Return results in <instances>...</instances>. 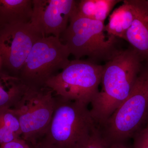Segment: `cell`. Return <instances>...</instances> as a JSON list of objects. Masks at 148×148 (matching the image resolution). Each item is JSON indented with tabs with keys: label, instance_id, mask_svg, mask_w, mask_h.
Instances as JSON below:
<instances>
[{
	"label": "cell",
	"instance_id": "cell-14",
	"mask_svg": "<svg viewBox=\"0 0 148 148\" xmlns=\"http://www.w3.org/2000/svg\"><path fill=\"white\" fill-rule=\"evenodd\" d=\"M120 0H81L78 1L77 13L80 16L95 21L105 20Z\"/></svg>",
	"mask_w": 148,
	"mask_h": 148
},
{
	"label": "cell",
	"instance_id": "cell-19",
	"mask_svg": "<svg viewBox=\"0 0 148 148\" xmlns=\"http://www.w3.org/2000/svg\"><path fill=\"white\" fill-rule=\"evenodd\" d=\"M134 135L140 138L148 146V122Z\"/></svg>",
	"mask_w": 148,
	"mask_h": 148
},
{
	"label": "cell",
	"instance_id": "cell-4",
	"mask_svg": "<svg viewBox=\"0 0 148 148\" xmlns=\"http://www.w3.org/2000/svg\"><path fill=\"white\" fill-rule=\"evenodd\" d=\"M69 23L60 39L75 59L86 56L93 63L107 62L121 50L117 47V38L107 33L104 22L85 18L77 12Z\"/></svg>",
	"mask_w": 148,
	"mask_h": 148
},
{
	"label": "cell",
	"instance_id": "cell-18",
	"mask_svg": "<svg viewBox=\"0 0 148 148\" xmlns=\"http://www.w3.org/2000/svg\"><path fill=\"white\" fill-rule=\"evenodd\" d=\"M84 148H108L101 140L98 133L96 134Z\"/></svg>",
	"mask_w": 148,
	"mask_h": 148
},
{
	"label": "cell",
	"instance_id": "cell-20",
	"mask_svg": "<svg viewBox=\"0 0 148 148\" xmlns=\"http://www.w3.org/2000/svg\"><path fill=\"white\" fill-rule=\"evenodd\" d=\"M133 148H148V146L136 135L133 136Z\"/></svg>",
	"mask_w": 148,
	"mask_h": 148
},
{
	"label": "cell",
	"instance_id": "cell-1",
	"mask_svg": "<svg viewBox=\"0 0 148 148\" xmlns=\"http://www.w3.org/2000/svg\"><path fill=\"white\" fill-rule=\"evenodd\" d=\"M142 61L131 48L119 51L103 65L102 89L90 103L98 129L128 97L142 69Z\"/></svg>",
	"mask_w": 148,
	"mask_h": 148
},
{
	"label": "cell",
	"instance_id": "cell-5",
	"mask_svg": "<svg viewBox=\"0 0 148 148\" xmlns=\"http://www.w3.org/2000/svg\"><path fill=\"white\" fill-rule=\"evenodd\" d=\"M103 70V65L75 59L48 80L45 86L56 96L88 105L99 92Z\"/></svg>",
	"mask_w": 148,
	"mask_h": 148
},
{
	"label": "cell",
	"instance_id": "cell-9",
	"mask_svg": "<svg viewBox=\"0 0 148 148\" xmlns=\"http://www.w3.org/2000/svg\"><path fill=\"white\" fill-rule=\"evenodd\" d=\"M78 1L33 0L30 23L44 36L60 38L76 13Z\"/></svg>",
	"mask_w": 148,
	"mask_h": 148
},
{
	"label": "cell",
	"instance_id": "cell-22",
	"mask_svg": "<svg viewBox=\"0 0 148 148\" xmlns=\"http://www.w3.org/2000/svg\"><path fill=\"white\" fill-rule=\"evenodd\" d=\"M108 148H129L125 144V143H115L111 145Z\"/></svg>",
	"mask_w": 148,
	"mask_h": 148
},
{
	"label": "cell",
	"instance_id": "cell-2",
	"mask_svg": "<svg viewBox=\"0 0 148 148\" xmlns=\"http://www.w3.org/2000/svg\"><path fill=\"white\" fill-rule=\"evenodd\" d=\"M55 98L53 115L41 140L53 148H84L98 132L88 105L55 95Z\"/></svg>",
	"mask_w": 148,
	"mask_h": 148
},
{
	"label": "cell",
	"instance_id": "cell-21",
	"mask_svg": "<svg viewBox=\"0 0 148 148\" xmlns=\"http://www.w3.org/2000/svg\"><path fill=\"white\" fill-rule=\"evenodd\" d=\"M29 145L30 146V148H53L46 144L41 140H39L35 144H29Z\"/></svg>",
	"mask_w": 148,
	"mask_h": 148
},
{
	"label": "cell",
	"instance_id": "cell-8",
	"mask_svg": "<svg viewBox=\"0 0 148 148\" xmlns=\"http://www.w3.org/2000/svg\"><path fill=\"white\" fill-rule=\"evenodd\" d=\"M44 36L30 22L0 26V71L19 78L32 47Z\"/></svg>",
	"mask_w": 148,
	"mask_h": 148
},
{
	"label": "cell",
	"instance_id": "cell-7",
	"mask_svg": "<svg viewBox=\"0 0 148 148\" xmlns=\"http://www.w3.org/2000/svg\"><path fill=\"white\" fill-rule=\"evenodd\" d=\"M55 99L49 88L27 86L12 108L20 122L21 138L28 144H35L45 135L53 115Z\"/></svg>",
	"mask_w": 148,
	"mask_h": 148
},
{
	"label": "cell",
	"instance_id": "cell-23",
	"mask_svg": "<svg viewBox=\"0 0 148 148\" xmlns=\"http://www.w3.org/2000/svg\"><path fill=\"white\" fill-rule=\"evenodd\" d=\"M147 2L148 3V1H147Z\"/></svg>",
	"mask_w": 148,
	"mask_h": 148
},
{
	"label": "cell",
	"instance_id": "cell-17",
	"mask_svg": "<svg viewBox=\"0 0 148 148\" xmlns=\"http://www.w3.org/2000/svg\"><path fill=\"white\" fill-rule=\"evenodd\" d=\"M0 148H30L29 144L21 138L0 145Z\"/></svg>",
	"mask_w": 148,
	"mask_h": 148
},
{
	"label": "cell",
	"instance_id": "cell-3",
	"mask_svg": "<svg viewBox=\"0 0 148 148\" xmlns=\"http://www.w3.org/2000/svg\"><path fill=\"white\" fill-rule=\"evenodd\" d=\"M148 122V65L141 69L127 98L98 128V134L108 148L125 143Z\"/></svg>",
	"mask_w": 148,
	"mask_h": 148
},
{
	"label": "cell",
	"instance_id": "cell-16",
	"mask_svg": "<svg viewBox=\"0 0 148 148\" xmlns=\"http://www.w3.org/2000/svg\"><path fill=\"white\" fill-rule=\"evenodd\" d=\"M19 138L0 122V145L10 143Z\"/></svg>",
	"mask_w": 148,
	"mask_h": 148
},
{
	"label": "cell",
	"instance_id": "cell-11",
	"mask_svg": "<svg viewBox=\"0 0 148 148\" xmlns=\"http://www.w3.org/2000/svg\"><path fill=\"white\" fill-rule=\"evenodd\" d=\"M32 0H0V26L30 22Z\"/></svg>",
	"mask_w": 148,
	"mask_h": 148
},
{
	"label": "cell",
	"instance_id": "cell-13",
	"mask_svg": "<svg viewBox=\"0 0 148 148\" xmlns=\"http://www.w3.org/2000/svg\"><path fill=\"white\" fill-rule=\"evenodd\" d=\"M27 87L19 78L0 71V109L13 108Z\"/></svg>",
	"mask_w": 148,
	"mask_h": 148
},
{
	"label": "cell",
	"instance_id": "cell-10",
	"mask_svg": "<svg viewBox=\"0 0 148 148\" xmlns=\"http://www.w3.org/2000/svg\"><path fill=\"white\" fill-rule=\"evenodd\" d=\"M134 11V18L125 40L129 42L142 61L148 64V3L147 1L129 0Z\"/></svg>",
	"mask_w": 148,
	"mask_h": 148
},
{
	"label": "cell",
	"instance_id": "cell-15",
	"mask_svg": "<svg viewBox=\"0 0 148 148\" xmlns=\"http://www.w3.org/2000/svg\"><path fill=\"white\" fill-rule=\"evenodd\" d=\"M0 122L18 137L21 138L20 122L13 109L8 108L0 109Z\"/></svg>",
	"mask_w": 148,
	"mask_h": 148
},
{
	"label": "cell",
	"instance_id": "cell-12",
	"mask_svg": "<svg viewBox=\"0 0 148 148\" xmlns=\"http://www.w3.org/2000/svg\"><path fill=\"white\" fill-rule=\"evenodd\" d=\"M134 18V10L129 0L123 1L122 4L109 16L108 23L106 25V32L110 36L125 40Z\"/></svg>",
	"mask_w": 148,
	"mask_h": 148
},
{
	"label": "cell",
	"instance_id": "cell-6",
	"mask_svg": "<svg viewBox=\"0 0 148 148\" xmlns=\"http://www.w3.org/2000/svg\"><path fill=\"white\" fill-rule=\"evenodd\" d=\"M70 55L60 38L43 37L32 47L19 78L29 87H45L48 80L69 64Z\"/></svg>",
	"mask_w": 148,
	"mask_h": 148
}]
</instances>
